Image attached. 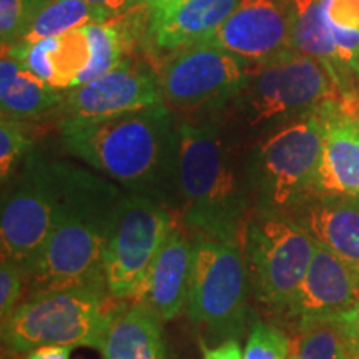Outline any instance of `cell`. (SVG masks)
Returning a JSON list of instances; mask_svg holds the SVG:
<instances>
[{
  "label": "cell",
  "mask_w": 359,
  "mask_h": 359,
  "mask_svg": "<svg viewBox=\"0 0 359 359\" xmlns=\"http://www.w3.org/2000/svg\"><path fill=\"white\" fill-rule=\"evenodd\" d=\"M62 145L130 193L178 210L177 120L167 103L90 120H62Z\"/></svg>",
  "instance_id": "6da1fadb"
},
{
  "label": "cell",
  "mask_w": 359,
  "mask_h": 359,
  "mask_svg": "<svg viewBox=\"0 0 359 359\" xmlns=\"http://www.w3.org/2000/svg\"><path fill=\"white\" fill-rule=\"evenodd\" d=\"M178 212L191 236L243 245L253 190L248 167L212 122H177Z\"/></svg>",
  "instance_id": "7a4b0ae2"
},
{
  "label": "cell",
  "mask_w": 359,
  "mask_h": 359,
  "mask_svg": "<svg viewBox=\"0 0 359 359\" xmlns=\"http://www.w3.org/2000/svg\"><path fill=\"white\" fill-rule=\"evenodd\" d=\"M122 195L107 178L62 161V198L50 235L25 273L29 294L69 286H105L103 246Z\"/></svg>",
  "instance_id": "3957f363"
},
{
  "label": "cell",
  "mask_w": 359,
  "mask_h": 359,
  "mask_svg": "<svg viewBox=\"0 0 359 359\" xmlns=\"http://www.w3.org/2000/svg\"><path fill=\"white\" fill-rule=\"evenodd\" d=\"M128 302L111 298L107 286H69L29 294L0 323L4 351L24 354L60 344L100 351L115 314Z\"/></svg>",
  "instance_id": "277c9868"
},
{
  "label": "cell",
  "mask_w": 359,
  "mask_h": 359,
  "mask_svg": "<svg viewBox=\"0 0 359 359\" xmlns=\"http://www.w3.org/2000/svg\"><path fill=\"white\" fill-rule=\"evenodd\" d=\"M326 105L280 123L255 147L248 175L257 210L291 213L313 196Z\"/></svg>",
  "instance_id": "5b68a950"
},
{
  "label": "cell",
  "mask_w": 359,
  "mask_h": 359,
  "mask_svg": "<svg viewBox=\"0 0 359 359\" xmlns=\"http://www.w3.org/2000/svg\"><path fill=\"white\" fill-rule=\"evenodd\" d=\"M346 95L330 70L316 58L288 50L266 62H257L243 88L233 98L250 127L285 123Z\"/></svg>",
  "instance_id": "8992f818"
},
{
  "label": "cell",
  "mask_w": 359,
  "mask_h": 359,
  "mask_svg": "<svg viewBox=\"0 0 359 359\" xmlns=\"http://www.w3.org/2000/svg\"><path fill=\"white\" fill-rule=\"evenodd\" d=\"M193 269L187 314L215 341L240 339L248 321L251 290L243 245L193 236Z\"/></svg>",
  "instance_id": "52a82bcc"
},
{
  "label": "cell",
  "mask_w": 359,
  "mask_h": 359,
  "mask_svg": "<svg viewBox=\"0 0 359 359\" xmlns=\"http://www.w3.org/2000/svg\"><path fill=\"white\" fill-rule=\"evenodd\" d=\"M316 240L291 213H251L243 251L251 290L259 303L285 311L311 263Z\"/></svg>",
  "instance_id": "ba28073f"
},
{
  "label": "cell",
  "mask_w": 359,
  "mask_h": 359,
  "mask_svg": "<svg viewBox=\"0 0 359 359\" xmlns=\"http://www.w3.org/2000/svg\"><path fill=\"white\" fill-rule=\"evenodd\" d=\"M175 219L167 205L154 198L123 193L111 213L103 246V280L111 298H137L148 269Z\"/></svg>",
  "instance_id": "9c48e42d"
},
{
  "label": "cell",
  "mask_w": 359,
  "mask_h": 359,
  "mask_svg": "<svg viewBox=\"0 0 359 359\" xmlns=\"http://www.w3.org/2000/svg\"><path fill=\"white\" fill-rule=\"evenodd\" d=\"M62 198V161L30 151L2 195V255L29 269L50 235Z\"/></svg>",
  "instance_id": "30bf717a"
},
{
  "label": "cell",
  "mask_w": 359,
  "mask_h": 359,
  "mask_svg": "<svg viewBox=\"0 0 359 359\" xmlns=\"http://www.w3.org/2000/svg\"><path fill=\"white\" fill-rule=\"evenodd\" d=\"M257 62L212 43L170 52L156 72L165 103L178 109L223 107L238 95Z\"/></svg>",
  "instance_id": "8fae6325"
},
{
  "label": "cell",
  "mask_w": 359,
  "mask_h": 359,
  "mask_svg": "<svg viewBox=\"0 0 359 359\" xmlns=\"http://www.w3.org/2000/svg\"><path fill=\"white\" fill-rule=\"evenodd\" d=\"M165 103L156 74L123 60L114 70L65 90L58 105L62 120L107 118Z\"/></svg>",
  "instance_id": "7c38bea8"
},
{
  "label": "cell",
  "mask_w": 359,
  "mask_h": 359,
  "mask_svg": "<svg viewBox=\"0 0 359 359\" xmlns=\"http://www.w3.org/2000/svg\"><path fill=\"white\" fill-rule=\"evenodd\" d=\"M291 0H240L226 22L203 43L226 48L250 62L291 48Z\"/></svg>",
  "instance_id": "4fadbf2b"
},
{
  "label": "cell",
  "mask_w": 359,
  "mask_h": 359,
  "mask_svg": "<svg viewBox=\"0 0 359 359\" xmlns=\"http://www.w3.org/2000/svg\"><path fill=\"white\" fill-rule=\"evenodd\" d=\"M313 195L359 198L358 97L326 105L321 158Z\"/></svg>",
  "instance_id": "5bb4252c"
},
{
  "label": "cell",
  "mask_w": 359,
  "mask_h": 359,
  "mask_svg": "<svg viewBox=\"0 0 359 359\" xmlns=\"http://www.w3.org/2000/svg\"><path fill=\"white\" fill-rule=\"evenodd\" d=\"M359 299V273L316 241L313 259L285 313L299 325L336 320Z\"/></svg>",
  "instance_id": "9a60e30c"
},
{
  "label": "cell",
  "mask_w": 359,
  "mask_h": 359,
  "mask_svg": "<svg viewBox=\"0 0 359 359\" xmlns=\"http://www.w3.org/2000/svg\"><path fill=\"white\" fill-rule=\"evenodd\" d=\"M195 241L180 226L172 228L148 269L137 298L145 302L163 323L187 309Z\"/></svg>",
  "instance_id": "2e32d148"
},
{
  "label": "cell",
  "mask_w": 359,
  "mask_h": 359,
  "mask_svg": "<svg viewBox=\"0 0 359 359\" xmlns=\"http://www.w3.org/2000/svg\"><path fill=\"white\" fill-rule=\"evenodd\" d=\"M240 0H182L148 19V40L161 52L203 43L226 22Z\"/></svg>",
  "instance_id": "e0dca14e"
},
{
  "label": "cell",
  "mask_w": 359,
  "mask_h": 359,
  "mask_svg": "<svg viewBox=\"0 0 359 359\" xmlns=\"http://www.w3.org/2000/svg\"><path fill=\"white\" fill-rule=\"evenodd\" d=\"M291 215L318 243L359 273V198L313 195Z\"/></svg>",
  "instance_id": "ac0fdd59"
},
{
  "label": "cell",
  "mask_w": 359,
  "mask_h": 359,
  "mask_svg": "<svg viewBox=\"0 0 359 359\" xmlns=\"http://www.w3.org/2000/svg\"><path fill=\"white\" fill-rule=\"evenodd\" d=\"M163 321L142 299L115 314L100 348L103 359H167Z\"/></svg>",
  "instance_id": "d6986e66"
},
{
  "label": "cell",
  "mask_w": 359,
  "mask_h": 359,
  "mask_svg": "<svg viewBox=\"0 0 359 359\" xmlns=\"http://www.w3.org/2000/svg\"><path fill=\"white\" fill-rule=\"evenodd\" d=\"M64 90L52 87L27 70L7 52L0 60V110L2 116L12 120L37 118L48 110L58 109L64 100Z\"/></svg>",
  "instance_id": "ffe728a7"
},
{
  "label": "cell",
  "mask_w": 359,
  "mask_h": 359,
  "mask_svg": "<svg viewBox=\"0 0 359 359\" xmlns=\"http://www.w3.org/2000/svg\"><path fill=\"white\" fill-rule=\"evenodd\" d=\"M291 48L320 60L346 95H356L341 75L338 50L321 0H291Z\"/></svg>",
  "instance_id": "44dd1931"
},
{
  "label": "cell",
  "mask_w": 359,
  "mask_h": 359,
  "mask_svg": "<svg viewBox=\"0 0 359 359\" xmlns=\"http://www.w3.org/2000/svg\"><path fill=\"white\" fill-rule=\"evenodd\" d=\"M111 17L114 15L107 8L85 0H47L20 42L60 37L70 30L109 20Z\"/></svg>",
  "instance_id": "7402d4cb"
},
{
  "label": "cell",
  "mask_w": 359,
  "mask_h": 359,
  "mask_svg": "<svg viewBox=\"0 0 359 359\" xmlns=\"http://www.w3.org/2000/svg\"><path fill=\"white\" fill-rule=\"evenodd\" d=\"M299 333L294 348L296 359H349L351 343L338 321L303 323Z\"/></svg>",
  "instance_id": "603a6c76"
},
{
  "label": "cell",
  "mask_w": 359,
  "mask_h": 359,
  "mask_svg": "<svg viewBox=\"0 0 359 359\" xmlns=\"http://www.w3.org/2000/svg\"><path fill=\"white\" fill-rule=\"evenodd\" d=\"M32 138L29 137L20 120L2 116L0 120V180L2 185L11 182L17 165L32 151Z\"/></svg>",
  "instance_id": "cb8c5ba5"
},
{
  "label": "cell",
  "mask_w": 359,
  "mask_h": 359,
  "mask_svg": "<svg viewBox=\"0 0 359 359\" xmlns=\"http://www.w3.org/2000/svg\"><path fill=\"white\" fill-rule=\"evenodd\" d=\"M47 0H0L2 48L19 43Z\"/></svg>",
  "instance_id": "d4e9b609"
},
{
  "label": "cell",
  "mask_w": 359,
  "mask_h": 359,
  "mask_svg": "<svg viewBox=\"0 0 359 359\" xmlns=\"http://www.w3.org/2000/svg\"><path fill=\"white\" fill-rule=\"evenodd\" d=\"M291 353V339L280 327L263 321L251 325L243 359H288Z\"/></svg>",
  "instance_id": "484cf974"
},
{
  "label": "cell",
  "mask_w": 359,
  "mask_h": 359,
  "mask_svg": "<svg viewBox=\"0 0 359 359\" xmlns=\"http://www.w3.org/2000/svg\"><path fill=\"white\" fill-rule=\"evenodd\" d=\"M27 283L25 269L15 259L0 258V323L7 321L15 311L22 298V290Z\"/></svg>",
  "instance_id": "4316f807"
},
{
  "label": "cell",
  "mask_w": 359,
  "mask_h": 359,
  "mask_svg": "<svg viewBox=\"0 0 359 359\" xmlns=\"http://www.w3.org/2000/svg\"><path fill=\"white\" fill-rule=\"evenodd\" d=\"M321 6L331 25L359 32V0H321Z\"/></svg>",
  "instance_id": "83f0119b"
},
{
  "label": "cell",
  "mask_w": 359,
  "mask_h": 359,
  "mask_svg": "<svg viewBox=\"0 0 359 359\" xmlns=\"http://www.w3.org/2000/svg\"><path fill=\"white\" fill-rule=\"evenodd\" d=\"M334 321H338L339 326L343 327L349 343L354 344V346H359V299L354 303L353 308H349L346 313L341 314Z\"/></svg>",
  "instance_id": "f1b7e54d"
},
{
  "label": "cell",
  "mask_w": 359,
  "mask_h": 359,
  "mask_svg": "<svg viewBox=\"0 0 359 359\" xmlns=\"http://www.w3.org/2000/svg\"><path fill=\"white\" fill-rule=\"evenodd\" d=\"M203 359H243L238 339H226L217 348L203 346Z\"/></svg>",
  "instance_id": "f546056e"
},
{
  "label": "cell",
  "mask_w": 359,
  "mask_h": 359,
  "mask_svg": "<svg viewBox=\"0 0 359 359\" xmlns=\"http://www.w3.org/2000/svg\"><path fill=\"white\" fill-rule=\"evenodd\" d=\"M75 348L60 346V344H48V346L35 348L25 353L24 359H70V354Z\"/></svg>",
  "instance_id": "4dcf8cb0"
},
{
  "label": "cell",
  "mask_w": 359,
  "mask_h": 359,
  "mask_svg": "<svg viewBox=\"0 0 359 359\" xmlns=\"http://www.w3.org/2000/svg\"><path fill=\"white\" fill-rule=\"evenodd\" d=\"M85 2L107 8L114 17L125 13V11H133L135 7L143 6L142 0H85Z\"/></svg>",
  "instance_id": "1f68e13d"
},
{
  "label": "cell",
  "mask_w": 359,
  "mask_h": 359,
  "mask_svg": "<svg viewBox=\"0 0 359 359\" xmlns=\"http://www.w3.org/2000/svg\"><path fill=\"white\" fill-rule=\"evenodd\" d=\"M142 2H143V6L147 7L148 15H154V13L163 12L170 7L177 6V4L182 2V0H142Z\"/></svg>",
  "instance_id": "d6a6232c"
},
{
  "label": "cell",
  "mask_w": 359,
  "mask_h": 359,
  "mask_svg": "<svg viewBox=\"0 0 359 359\" xmlns=\"http://www.w3.org/2000/svg\"><path fill=\"white\" fill-rule=\"evenodd\" d=\"M349 359H359V346L351 344V349H349Z\"/></svg>",
  "instance_id": "836d02e7"
},
{
  "label": "cell",
  "mask_w": 359,
  "mask_h": 359,
  "mask_svg": "<svg viewBox=\"0 0 359 359\" xmlns=\"http://www.w3.org/2000/svg\"><path fill=\"white\" fill-rule=\"evenodd\" d=\"M288 359H296V356H294V349H293V353L290 354V358Z\"/></svg>",
  "instance_id": "e575fe53"
},
{
  "label": "cell",
  "mask_w": 359,
  "mask_h": 359,
  "mask_svg": "<svg viewBox=\"0 0 359 359\" xmlns=\"http://www.w3.org/2000/svg\"><path fill=\"white\" fill-rule=\"evenodd\" d=\"M2 359H7V358H6V354H4V356H2Z\"/></svg>",
  "instance_id": "d590c367"
}]
</instances>
